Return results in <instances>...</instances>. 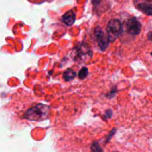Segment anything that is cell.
Wrapping results in <instances>:
<instances>
[{
	"instance_id": "cell-12",
	"label": "cell",
	"mask_w": 152,
	"mask_h": 152,
	"mask_svg": "<svg viewBox=\"0 0 152 152\" xmlns=\"http://www.w3.org/2000/svg\"><path fill=\"white\" fill-rule=\"evenodd\" d=\"M117 92H118V90H117V87L116 86H115L114 87H113L112 88V90L106 95V96L107 97V98H108V99H112V98H114L115 96H116V94H117Z\"/></svg>"
},
{
	"instance_id": "cell-17",
	"label": "cell",
	"mask_w": 152,
	"mask_h": 152,
	"mask_svg": "<svg viewBox=\"0 0 152 152\" xmlns=\"http://www.w3.org/2000/svg\"><path fill=\"white\" fill-rule=\"evenodd\" d=\"M150 54H151V55H152V52L150 53Z\"/></svg>"
},
{
	"instance_id": "cell-8",
	"label": "cell",
	"mask_w": 152,
	"mask_h": 152,
	"mask_svg": "<svg viewBox=\"0 0 152 152\" xmlns=\"http://www.w3.org/2000/svg\"><path fill=\"white\" fill-rule=\"evenodd\" d=\"M76 77V73L71 68L67 69L63 74V78L66 82H70L73 80Z\"/></svg>"
},
{
	"instance_id": "cell-11",
	"label": "cell",
	"mask_w": 152,
	"mask_h": 152,
	"mask_svg": "<svg viewBox=\"0 0 152 152\" xmlns=\"http://www.w3.org/2000/svg\"><path fill=\"white\" fill-rule=\"evenodd\" d=\"M116 131H117L116 128H114V129H112V130L110 131V132L106 136V139H105V144L108 143L110 141L112 138L114 137V135L115 134Z\"/></svg>"
},
{
	"instance_id": "cell-16",
	"label": "cell",
	"mask_w": 152,
	"mask_h": 152,
	"mask_svg": "<svg viewBox=\"0 0 152 152\" xmlns=\"http://www.w3.org/2000/svg\"><path fill=\"white\" fill-rule=\"evenodd\" d=\"M112 152H119L118 151H112Z\"/></svg>"
},
{
	"instance_id": "cell-15",
	"label": "cell",
	"mask_w": 152,
	"mask_h": 152,
	"mask_svg": "<svg viewBox=\"0 0 152 152\" xmlns=\"http://www.w3.org/2000/svg\"><path fill=\"white\" fill-rule=\"evenodd\" d=\"M147 39L150 41H152V31L149 32L147 34Z\"/></svg>"
},
{
	"instance_id": "cell-7",
	"label": "cell",
	"mask_w": 152,
	"mask_h": 152,
	"mask_svg": "<svg viewBox=\"0 0 152 152\" xmlns=\"http://www.w3.org/2000/svg\"><path fill=\"white\" fill-rule=\"evenodd\" d=\"M76 19V14L73 10H70L66 13L63 15L62 17V21L64 23V24L67 26H71L75 23Z\"/></svg>"
},
{
	"instance_id": "cell-6",
	"label": "cell",
	"mask_w": 152,
	"mask_h": 152,
	"mask_svg": "<svg viewBox=\"0 0 152 152\" xmlns=\"http://www.w3.org/2000/svg\"><path fill=\"white\" fill-rule=\"evenodd\" d=\"M126 30L131 35H138L141 32V25L139 20L135 18L128 19L125 23Z\"/></svg>"
},
{
	"instance_id": "cell-4",
	"label": "cell",
	"mask_w": 152,
	"mask_h": 152,
	"mask_svg": "<svg viewBox=\"0 0 152 152\" xmlns=\"http://www.w3.org/2000/svg\"><path fill=\"white\" fill-rule=\"evenodd\" d=\"M94 36L98 44L102 51H105L109 46V41L108 36L103 32L102 29L98 26L94 29Z\"/></svg>"
},
{
	"instance_id": "cell-13",
	"label": "cell",
	"mask_w": 152,
	"mask_h": 152,
	"mask_svg": "<svg viewBox=\"0 0 152 152\" xmlns=\"http://www.w3.org/2000/svg\"><path fill=\"white\" fill-rule=\"evenodd\" d=\"M113 115V111L111 109H108L105 112V119L110 118Z\"/></svg>"
},
{
	"instance_id": "cell-3",
	"label": "cell",
	"mask_w": 152,
	"mask_h": 152,
	"mask_svg": "<svg viewBox=\"0 0 152 152\" xmlns=\"http://www.w3.org/2000/svg\"><path fill=\"white\" fill-rule=\"evenodd\" d=\"M92 51L89 45L86 44L79 45L76 49V60L78 61H87L92 57Z\"/></svg>"
},
{
	"instance_id": "cell-5",
	"label": "cell",
	"mask_w": 152,
	"mask_h": 152,
	"mask_svg": "<svg viewBox=\"0 0 152 152\" xmlns=\"http://www.w3.org/2000/svg\"><path fill=\"white\" fill-rule=\"evenodd\" d=\"M134 4L138 10L147 15H152V0H134Z\"/></svg>"
},
{
	"instance_id": "cell-14",
	"label": "cell",
	"mask_w": 152,
	"mask_h": 152,
	"mask_svg": "<svg viewBox=\"0 0 152 152\" xmlns=\"http://www.w3.org/2000/svg\"><path fill=\"white\" fill-rule=\"evenodd\" d=\"M102 1V0H92V2L94 7H97L100 4Z\"/></svg>"
},
{
	"instance_id": "cell-9",
	"label": "cell",
	"mask_w": 152,
	"mask_h": 152,
	"mask_svg": "<svg viewBox=\"0 0 152 152\" xmlns=\"http://www.w3.org/2000/svg\"><path fill=\"white\" fill-rule=\"evenodd\" d=\"M90 152H103V150L98 141H94L90 147Z\"/></svg>"
},
{
	"instance_id": "cell-10",
	"label": "cell",
	"mask_w": 152,
	"mask_h": 152,
	"mask_svg": "<svg viewBox=\"0 0 152 152\" xmlns=\"http://www.w3.org/2000/svg\"><path fill=\"white\" fill-rule=\"evenodd\" d=\"M88 73H89V70H88V68L86 67H83L80 70V71H79L78 77L82 80L84 79L87 77Z\"/></svg>"
},
{
	"instance_id": "cell-2",
	"label": "cell",
	"mask_w": 152,
	"mask_h": 152,
	"mask_svg": "<svg viewBox=\"0 0 152 152\" xmlns=\"http://www.w3.org/2000/svg\"><path fill=\"white\" fill-rule=\"evenodd\" d=\"M107 36L110 42H114L121 35L122 32V25L118 19H111L106 28Z\"/></svg>"
},
{
	"instance_id": "cell-1",
	"label": "cell",
	"mask_w": 152,
	"mask_h": 152,
	"mask_svg": "<svg viewBox=\"0 0 152 152\" xmlns=\"http://www.w3.org/2000/svg\"><path fill=\"white\" fill-rule=\"evenodd\" d=\"M51 108L44 104H37L29 109L24 115L25 118L33 121H42L48 118L50 115Z\"/></svg>"
}]
</instances>
